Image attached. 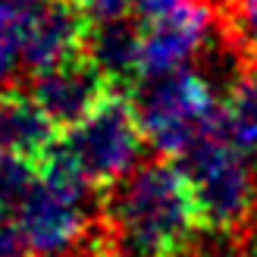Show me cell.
Segmentation results:
<instances>
[{"instance_id":"obj_2","label":"cell","mask_w":257,"mask_h":257,"mask_svg":"<svg viewBox=\"0 0 257 257\" xmlns=\"http://www.w3.org/2000/svg\"><path fill=\"white\" fill-rule=\"evenodd\" d=\"M91 185L60 151V138L38 160V182L16 207L25 257H75L91 238Z\"/></svg>"},{"instance_id":"obj_11","label":"cell","mask_w":257,"mask_h":257,"mask_svg":"<svg viewBox=\"0 0 257 257\" xmlns=\"http://www.w3.org/2000/svg\"><path fill=\"white\" fill-rule=\"evenodd\" d=\"M220 128L238 151L257 157V63L245 66L226 88L220 104Z\"/></svg>"},{"instance_id":"obj_12","label":"cell","mask_w":257,"mask_h":257,"mask_svg":"<svg viewBox=\"0 0 257 257\" xmlns=\"http://www.w3.org/2000/svg\"><path fill=\"white\" fill-rule=\"evenodd\" d=\"M35 182H38V163L16 151L0 148V204L16 210Z\"/></svg>"},{"instance_id":"obj_9","label":"cell","mask_w":257,"mask_h":257,"mask_svg":"<svg viewBox=\"0 0 257 257\" xmlns=\"http://www.w3.org/2000/svg\"><path fill=\"white\" fill-rule=\"evenodd\" d=\"M85 50L119 91L132 94L141 85V25L138 19L91 25Z\"/></svg>"},{"instance_id":"obj_8","label":"cell","mask_w":257,"mask_h":257,"mask_svg":"<svg viewBox=\"0 0 257 257\" xmlns=\"http://www.w3.org/2000/svg\"><path fill=\"white\" fill-rule=\"evenodd\" d=\"M88 35H91V22L75 0H47L29 22L22 57L25 72L35 79V75L57 69L60 63L85 54Z\"/></svg>"},{"instance_id":"obj_7","label":"cell","mask_w":257,"mask_h":257,"mask_svg":"<svg viewBox=\"0 0 257 257\" xmlns=\"http://www.w3.org/2000/svg\"><path fill=\"white\" fill-rule=\"evenodd\" d=\"M210 25L213 7L207 0H185L170 16L141 25V82L185 69V63L207 41Z\"/></svg>"},{"instance_id":"obj_13","label":"cell","mask_w":257,"mask_h":257,"mask_svg":"<svg viewBox=\"0 0 257 257\" xmlns=\"http://www.w3.org/2000/svg\"><path fill=\"white\" fill-rule=\"evenodd\" d=\"M29 22L22 13L0 4V82L10 79L25 57V38H29Z\"/></svg>"},{"instance_id":"obj_6","label":"cell","mask_w":257,"mask_h":257,"mask_svg":"<svg viewBox=\"0 0 257 257\" xmlns=\"http://www.w3.org/2000/svg\"><path fill=\"white\" fill-rule=\"evenodd\" d=\"M113 91H119V88L88 57V50L60 63L57 69H50L44 75H35L29 88L32 100L60 132H69L72 125L88 119Z\"/></svg>"},{"instance_id":"obj_3","label":"cell","mask_w":257,"mask_h":257,"mask_svg":"<svg viewBox=\"0 0 257 257\" xmlns=\"http://www.w3.org/2000/svg\"><path fill=\"white\" fill-rule=\"evenodd\" d=\"M141 132L166 160H182L220 119V104L207 75L198 69H179L163 79L141 82L135 91Z\"/></svg>"},{"instance_id":"obj_4","label":"cell","mask_w":257,"mask_h":257,"mask_svg":"<svg viewBox=\"0 0 257 257\" xmlns=\"http://www.w3.org/2000/svg\"><path fill=\"white\" fill-rule=\"evenodd\" d=\"M204 232L235 235L257 213V176L251 157L223 135L220 119L182 160Z\"/></svg>"},{"instance_id":"obj_15","label":"cell","mask_w":257,"mask_h":257,"mask_svg":"<svg viewBox=\"0 0 257 257\" xmlns=\"http://www.w3.org/2000/svg\"><path fill=\"white\" fill-rule=\"evenodd\" d=\"M91 25H107L119 19H135L132 0H75Z\"/></svg>"},{"instance_id":"obj_14","label":"cell","mask_w":257,"mask_h":257,"mask_svg":"<svg viewBox=\"0 0 257 257\" xmlns=\"http://www.w3.org/2000/svg\"><path fill=\"white\" fill-rule=\"evenodd\" d=\"M229 32L235 38V47L257 63V0H232Z\"/></svg>"},{"instance_id":"obj_19","label":"cell","mask_w":257,"mask_h":257,"mask_svg":"<svg viewBox=\"0 0 257 257\" xmlns=\"http://www.w3.org/2000/svg\"><path fill=\"white\" fill-rule=\"evenodd\" d=\"M0 94H4V91H0Z\"/></svg>"},{"instance_id":"obj_18","label":"cell","mask_w":257,"mask_h":257,"mask_svg":"<svg viewBox=\"0 0 257 257\" xmlns=\"http://www.w3.org/2000/svg\"><path fill=\"white\" fill-rule=\"evenodd\" d=\"M13 213H16L13 207H7V204H0V229H4V226L13 220Z\"/></svg>"},{"instance_id":"obj_17","label":"cell","mask_w":257,"mask_h":257,"mask_svg":"<svg viewBox=\"0 0 257 257\" xmlns=\"http://www.w3.org/2000/svg\"><path fill=\"white\" fill-rule=\"evenodd\" d=\"M4 7H10V10H16V13H22L25 19H35V13L41 10L47 0H0Z\"/></svg>"},{"instance_id":"obj_16","label":"cell","mask_w":257,"mask_h":257,"mask_svg":"<svg viewBox=\"0 0 257 257\" xmlns=\"http://www.w3.org/2000/svg\"><path fill=\"white\" fill-rule=\"evenodd\" d=\"M185 0H132V10H135V19L141 25L148 22H157L163 16H170L173 10H179Z\"/></svg>"},{"instance_id":"obj_5","label":"cell","mask_w":257,"mask_h":257,"mask_svg":"<svg viewBox=\"0 0 257 257\" xmlns=\"http://www.w3.org/2000/svg\"><path fill=\"white\" fill-rule=\"evenodd\" d=\"M145 145L135 100L125 91H113L88 119L60 135V151L100 201L141 166Z\"/></svg>"},{"instance_id":"obj_1","label":"cell","mask_w":257,"mask_h":257,"mask_svg":"<svg viewBox=\"0 0 257 257\" xmlns=\"http://www.w3.org/2000/svg\"><path fill=\"white\" fill-rule=\"evenodd\" d=\"M104 229L122 257H188L204 232L179 160H151L104 198Z\"/></svg>"},{"instance_id":"obj_10","label":"cell","mask_w":257,"mask_h":257,"mask_svg":"<svg viewBox=\"0 0 257 257\" xmlns=\"http://www.w3.org/2000/svg\"><path fill=\"white\" fill-rule=\"evenodd\" d=\"M63 132L50 122L29 91L7 88L0 94V148L16 151L29 160H41Z\"/></svg>"}]
</instances>
